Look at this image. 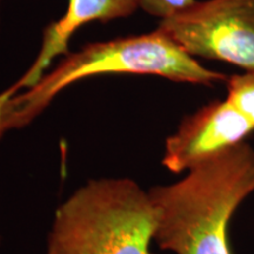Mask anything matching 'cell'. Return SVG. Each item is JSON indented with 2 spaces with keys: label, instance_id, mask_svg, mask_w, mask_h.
I'll list each match as a JSON object with an SVG mask.
<instances>
[{
  "label": "cell",
  "instance_id": "obj_1",
  "mask_svg": "<svg viewBox=\"0 0 254 254\" xmlns=\"http://www.w3.org/2000/svg\"><path fill=\"white\" fill-rule=\"evenodd\" d=\"M154 75L182 84L212 86L227 75L199 63L166 34L150 33L95 41L63 56L32 86L12 95L0 94V139L33 122L60 92L103 75Z\"/></svg>",
  "mask_w": 254,
  "mask_h": 254
},
{
  "label": "cell",
  "instance_id": "obj_2",
  "mask_svg": "<svg viewBox=\"0 0 254 254\" xmlns=\"http://www.w3.org/2000/svg\"><path fill=\"white\" fill-rule=\"evenodd\" d=\"M154 240L174 254H233L230 221L254 192V148L247 142L195 165L179 182L147 190Z\"/></svg>",
  "mask_w": 254,
  "mask_h": 254
},
{
  "label": "cell",
  "instance_id": "obj_3",
  "mask_svg": "<svg viewBox=\"0 0 254 254\" xmlns=\"http://www.w3.org/2000/svg\"><path fill=\"white\" fill-rule=\"evenodd\" d=\"M155 212L131 179L90 180L56 212L47 254H153Z\"/></svg>",
  "mask_w": 254,
  "mask_h": 254
},
{
  "label": "cell",
  "instance_id": "obj_4",
  "mask_svg": "<svg viewBox=\"0 0 254 254\" xmlns=\"http://www.w3.org/2000/svg\"><path fill=\"white\" fill-rule=\"evenodd\" d=\"M157 28L193 58L254 72V0H195Z\"/></svg>",
  "mask_w": 254,
  "mask_h": 254
},
{
  "label": "cell",
  "instance_id": "obj_5",
  "mask_svg": "<svg viewBox=\"0 0 254 254\" xmlns=\"http://www.w3.org/2000/svg\"><path fill=\"white\" fill-rule=\"evenodd\" d=\"M254 127L227 99L213 100L189 114L165 141L161 163L170 172H187L206 159L246 141Z\"/></svg>",
  "mask_w": 254,
  "mask_h": 254
},
{
  "label": "cell",
  "instance_id": "obj_6",
  "mask_svg": "<svg viewBox=\"0 0 254 254\" xmlns=\"http://www.w3.org/2000/svg\"><path fill=\"white\" fill-rule=\"evenodd\" d=\"M139 9L140 0H67L62 17L43 31L40 49L30 67L0 94H15L36 84L57 59L67 55L72 38L85 25L126 19Z\"/></svg>",
  "mask_w": 254,
  "mask_h": 254
},
{
  "label": "cell",
  "instance_id": "obj_7",
  "mask_svg": "<svg viewBox=\"0 0 254 254\" xmlns=\"http://www.w3.org/2000/svg\"><path fill=\"white\" fill-rule=\"evenodd\" d=\"M226 99L254 127V72L227 77Z\"/></svg>",
  "mask_w": 254,
  "mask_h": 254
},
{
  "label": "cell",
  "instance_id": "obj_8",
  "mask_svg": "<svg viewBox=\"0 0 254 254\" xmlns=\"http://www.w3.org/2000/svg\"><path fill=\"white\" fill-rule=\"evenodd\" d=\"M195 0H140V9L159 20H165L193 5Z\"/></svg>",
  "mask_w": 254,
  "mask_h": 254
},
{
  "label": "cell",
  "instance_id": "obj_9",
  "mask_svg": "<svg viewBox=\"0 0 254 254\" xmlns=\"http://www.w3.org/2000/svg\"><path fill=\"white\" fill-rule=\"evenodd\" d=\"M0 25H1V0H0Z\"/></svg>",
  "mask_w": 254,
  "mask_h": 254
}]
</instances>
